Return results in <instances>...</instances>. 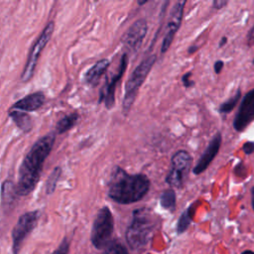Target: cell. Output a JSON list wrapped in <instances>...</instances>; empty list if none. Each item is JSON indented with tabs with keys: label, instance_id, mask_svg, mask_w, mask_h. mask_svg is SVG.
I'll use <instances>...</instances> for the list:
<instances>
[{
	"label": "cell",
	"instance_id": "obj_11",
	"mask_svg": "<svg viewBox=\"0 0 254 254\" xmlns=\"http://www.w3.org/2000/svg\"><path fill=\"white\" fill-rule=\"evenodd\" d=\"M254 120V88L248 91L242 98L240 106L233 120V128L241 132Z\"/></svg>",
	"mask_w": 254,
	"mask_h": 254
},
{
	"label": "cell",
	"instance_id": "obj_1",
	"mask_svg": "<svg viewBox=\"0 0 254 254\" xmlns=\"http://www.w3.org/2000/svg\"><path fill=\"white\" fill-rule=\"evenodd\" d=\"M55 138V133L45 135L27 153L21 164L18 182L15 185V191L18 196L29 194L37 186L44 162L54 146Z\"/></svg>",
	"mask_w": 254,
	"mask_h": 254
},
{
	"label": "cell",
	"instance_id": "obj_10",
	"mask_svg": "<svg viewBox=\"0 0 254 254\" xmlns=\"http://www.w3.org/2000/svg\"><path fill=\"white\" fill-rule=\"evenodd\" d=\"M186 1H177L174 6L172 7L171 13H170V19L167 25V30H166V34L165 37L163 39V43H162V47H161V53L165 54L170 46L173 43V40L175 38L176 33L178 32L182 20H183V14H184V8L186 5Z\"/></svg>",
	"mask_w": 254,
	"mask_h": 254
},
{
	"label": "cell",
	"instance_id": "obj_30",
	"mask_svg": "<svg viewBox=\"0 0 254 254\" xmlns=\"http://www.w3.org/2000/svg\"><path fill=\"white\" fill-rule=\"evenodd\" d=\"M196 50H197V46H190V47L189 48V50H188V53H189L190 55H191V54L194 53Z\"/></svg>",
	"mask_w": 254,
	"mask_h": 254
},
{
	"label": "cell",
	"instance_id": "obj_31",
	"mask_svg": "<svg viewBox=\"0 0 254 254\" xmlns=\"http://www.w3.org/2000/svg\"><path fill=\"white\" fill-rule=\"evenodd\" d=\"M226 42H227V38L226 37H222L221 38V40H220V42H219V47L221 48V47H223L225 44H226Z\"/></svg>",
	"mask_w": 254,
	"mask_h": 254
},
{
	"label": "cell",
	"instance_id": "obj_8",
	"mask_svg": "<svg viewBox=\"0 0 254 254\" xmlns=\"http://www.w3.org/2000/svg\"><path fill=\"white\" fill-rule=\"evenodd\" d=\"M39 211H28L22 214L17 223L15 224L13 231H12V240H13V252L14 254H18L23 241L25 238L34 230L38 223L39 219Z\"/></svg>",
	"mask_w": 254,
	"mask_h": 254
},
{
	"label": "cell",
	"instance_id": "obj_33",
	"mask_svg": "<svg viewBox=\"0 0 254 254\" xmlns=\"http://www.w3.org/2000/svg\"><path fill=\"white\" fill-rule=\"evenodd\" d=\"M241 254H254V252H253V251H251V250H246V251L242 252Z\"/></svg>",
	"mask_w": 254,
	"mask_h": 254
},
{
	"label": "cell",
	"instance_id": "obj_20",
	"mask_svg": "<svg viewBox=\"0 0 254 254\" xmlns=\"http://www.w3.org/2000/svg\"><path fill=\"white\" fill-rule=\"evenodd\" d=\"M240 98H241V90L238 88L236 90V92L230 98H228L226 101L222 102L219 105V107H218L219 113H221V114L230 113L232 111V109L236 106V104L238 103Z\"/></svg>",
	"mask_w": 254,
	"mask_h": 254
},
{
	"label": "cell",
	"instance_id": "obj_28",
	"mask_svg": "<svg viewBox=\"0 0 254 254\" xmlns=\"http://www.w3.org/2000/svg\"><path fill=\"white\" fill-rule=\"evenodd\" d=\"M223 66H224V63L222 61H216L214 63V65H213V69H214L215 73H217V74L220 73V71L222 70Z\"/></svg>",
	"mask_w": 254,
	"mask_h": 254
},
{
	"label": "cell",
	"instance_id": "obj_34",
	"mask_svg": "<svg viewBox=\"0 0 254 254\" xmlns=\"http://www.w3.org/2000/svg\"><path fill=\"white\" fill-rule=\"evenodd\" d=\"M253 64H254V60H253Z\"/></svg>",
	"mask_w": 254,
	"mask_h": 254
},
{
	"label": "cell",
	"instance_id": "obj_25",
	"mask_svg": "<svg viewBox=\"0 0 254 254\" xmlns=\"http://www.w3.org/2000/svg\"><path fill=\"white\" fill-rule=\"evenodd\" d=\"M191 74H192V72H191V71H189V72L185 73V74L183 75V77H182L183 84H184V86L187 87V88H189V87H190V86H192V85L194 84V81H193L192 79H190Z\"/></svg>",
	"mask_w": 254,
	"mask_h": 254
},
{
	"label": "cell",
	"instance_id": "obj_29",
	"mask_svg": "<svg viewBox=\"0 0 254 254\" xmlns=\"http://www.w3.org/2000/svg\"><path fill=\"white\" fill-rule=\"evenodd\" d=\"M226 4H227V1H224V0H215L212 2V6L215 9H221Z\"/></svg>",
	"mask_w": 254,
	"mask_h": 254
},
{
	"label": "cell",
	"instance_id": "obj_24",
	"mask_svg": "<svg viewBox=\"0 0 254 254\" xmlns=\"http://www.w3.org/2000/svg\"><path fill=\"white\" fill-rule=\"evenodd\" d=\"M68 250H69V242L67 238H64L60 246L54 251L53 254H68Z\"/></svg>",
	"mask_w": 254,
	"mask_h": 254
},
{
	"label": "cell",
	"instance_id": "obj_5",
	"mask_svg": "<svg viewBox=\"0 0 254 254\" xmlns=\"http://www.w3.org/2000/svg\"><path fill=\"white\" fill-rule=\"evenodd\" d=\"M114 228V220L110 209L107 206L101 207L92 224L90 239L97 249L106 248L110 244Z\"/></svg>",
	"mask_w": 254,
	"mask_h": 254
},
{
	"label": "cell",
	"instance_id": "obj_32",
	"mask_svg": "<svg viewBox=\"0 0 254 254\" xmlns=\"http://www.w3.org/2000/svg\"><path fill=\"white\" fill-rule=\"evenodd\" d=\"M251 203H252V207L254 210V187L251 189Z\"/></svg>",
	"mask_w": 254,
	"mask_h": 254
},
{
	"label": "cell",
	"instance_id": "obj_26",
	"mask_svg": "<svg viewBox=\"0 0 254 254\" xmlns=\"http://www.w3.org/2000/svg\"><path fill=\"white\" fill-rule=\"evenodd\" d=\"M242 150L246 155H250L254 152V142H245L242 146Z\"/></svg>",
	"mask_w": 254,
	"mask_h": 254
},
{
	"label": "cell",
	"instance_id": "obj_18",
	"mask_svg": "<svg viewBox=\"0 0 254 254\" xmlns=\"http://www.w3.org/2000/svg\"><path fill=\"white\" fill-rule=\"evenodd\" d=\"M160 203L162 207L165 209H168L170 211H174L176 208L177 198H176V192L173 189H167L165 190L160 196Z\"/></svg>",
	"mask_w": 254,
	"mask_h": 254
},
{
	"label": "cell",
	"instance_id": "obj_3",
	"mask_svg": "<svg viewBox=\"0 0 254 254\" xmlns=\"http://www.w3.org/2000/svg\"><path fill=\"white\" fill-rule=\"evenodd\" d=\"M156 223V216L149 208L135 209L132 214V221L126 231L128 245L134 250L144 247L150 240Z\"/></svg>",
	"mask_w": 254,
	"mask_h": 254
},
{
	"label": "cell",
	"instance_id": "obj_6",
	"mask_svg": "<svg viewBox=\"0 0 254 254\" xmlns=\"http://www.w3.org/2000/svg\"><path fill=\"white\" fill-rule=\"evenodd\" d=\"M192 165V157L186 150L177 151L171 159V168L166 183L173 188H182Z\"/></svg>",
	"mask_w": 254,
	"mask_h": 254
},
{
	"label": "cell",
	"instance_id": "obj_14",
	"mask_svg": "<svg viewBox=\"0 0 254 254\" xmlns=\"http://www.w3.org/2000/svg\"><path fill=\"white\" fill-rule=\"evenodd\" d=\"M45 99V94L41 91H37L16 101L10 109L20 110L23 112L35 111L43 106Z\"/></svg>",
	"mask_w": 254,
	"mask_h": 254
},
{
	"label": "cell",
	"instance_id": "obj_19",
	"mask_svg": "<svg viewBox=\"0 0 254 254\" xmlns=\"http://www.w3.org/2000/svg\"><path fill=\"white\" fill-rule=\"evenodd\" d=\"M193 213H194V203L190 205L189 208L186 209L182 213V215L180 216L179 221H178V225H177L178 233H183V232H185L187 230V228L189 227L190 223L192 220Z\"/></svg>",
	"mask_w": 254,
	"mask_h": 254
},
{
	"label": "cell",
	"instance_id": "obj_23",
	"mask_svg": "<svg viewBox=\"0 0 254 254\" xmlns=\"http://www.w3.org/2000/svg\"><path fill=\"white\" fill-rule=\"evenodd\" d=\"M102 254H128V251L119 242H110Z\"/></svg>",
	"mask_w": 254,
	"mask_h": 254
},
{
	"label": "cell",
	"instance_id": "obj_7",
	"mask_svg": "<svg viewBox=\"0 0 254 254\" xmlns=\"http://www.w3.org/2000/svg\"><path fill=\"white\" fill-rule=\"evenodd\" d=\"M54 28H55L54 22H49L46 25V27L44 28L43 32L41 33L40 37L38 38V40L36 41L34 46L32 47L31 52L28 57V60H27V63H26V65H25L22 75H21V79L23 81H28L33 76L39 57H40L42 51L44 50L45 46L50 41L52 34L54 32Z\"/></svg>",
	"mask_w": 254,
	"mask_h": 254
},
{
	"label": "cell",
	"instance_id": "obj_12",
	"mask_svg": "<svg viewBox=\"0 0 254 254\" xmlns=\"http://www.w3.org/2000/svg\"><path fill=\"white\" fill-rule=\"evenodd\" d=\"M147 30L148 25L144 18L136 20L122 38V41L127 49H129L131 52H137L143 43Z\"/></svg>",
	"mask_w": 254,
	"mask_h": 254
},
{
	"label": "cell",
	"instance_id": "obj_27",
	"mask_svg": "<svg viewBox=\"0 0 254 254\" xmlns=\"http://www.w3.org/2000/svg\"><path fill=\"white\" fill-rule=\"evenodd\" d=\"M246 40H247V45L249 47L253 46L254 45V26L249 30V32L247 33V37H246Z\"/></svg>",
	"mask_w": 254,
	"mask_h": 254
},
{
	"label": "cell",
	"instance_id": "obj_16",
	"mask_svg": "<svg viewBox=\"0 0 254 254\" xmlns=\"http://www.w3.org/2000/svg\"><path fill=\"white\" fill-rule=\"evenodd\" d=\"M9 116L22 131L29 132L32 129V118L27 114V112L10 109Z\"/></svg>",
	"mask_w": 254,
	"mask_h": 254
},
{
	"label": "cell",
	"instance_id": "obj_21",
	"mask_svg": "<svg viewBox=\"0 0 254 254\" xmlns=\"http://www.w3.org/2000/svg\"><path fill=\"white\" fill-rule=\"evenodd\" d=\"M61 173H62V169L57 167L53 170V172L49 176V178L47 180V184H46V192L48 194H51L54 192L56 186H57V182L61 176Z\"/></svg>",
	"mask_w": 254,
	"mask_h": 254
},
{
	"label": "cell",
	"instance_id": "obj_22",
	"mask_svg": "<svg viewBox=\"0 0 254 254\" xmlns=\"http://www.w3.org/2000/svg\"><path fill=\"white\" fill-rule=\"evenodd\" d=\"M17 195L15 191V185L10 182L6 181L2 186V198L3 200H7L8 203H10L14 198V196Z\"/></svg>",
	"mask_w": 254,
	"mask_h": 254
},
{
	"label": "cell",
	"instance_id": "obj_13",
	"mask_svg": "<svg viewBox=\"0 0 254 254\" xmlns=\"http://www.w3.org/2000/svg\"><path fill=\"white\" fill-rule=\"evenodd\" d=\"M221 142H222L221 134H220V132H217L212 137V139L210 140L206 149L204 150V152L202 153V155L199 157L198 161L194 165V167L192 169V173L194 175H199L208 168L210 163L213 161V159L218 154L220 146H221Z\"/></svg>",
	"mask_w": 254,
	"mask_h": 254
},
{
	"label": "cell",
	"instance_id": "obj_17",
	"mask_svg": "<svg viewBox=\"0 0 254 254\" xmlns=\"http://www.w3.org/2000/svg\"><path fill=\"white\" fill-rule=\"evenodd\" d=\"M77 120H78V114L75 113V112L63 117L57 123V126H56L57 133L62 134V133H64V132L68 131L69 129H71L76 124Z\"/></svg>",
	"mask_w": 254,
	"mask_h": 254
},
{
	"label": "cell",
	"instance_id": "obj_15",
	"mask_svg": "<svg viewBox=\"0 0 254 254\" xmlns=\"http://www.w3.org/2000/svg\"><path fill=\"white\" fill-rule=\"evenodd\" d=\"M110 64L109 60L102 59L94 64L85 73L84 79L90 86H96L100 80V77L105 73Z\"/></svg>",
	"mask_w": 254,
	"mask_h": 254
},
{
	"label": "cell",
	"instance_id": "obj_9",
	"mask_svg": "<svg viewBox=\"0 0 254 254\" xmlns=\"http://www.w3.org/2000/svg\"><path fill=\"white\" fill-rule=\"evenodd\" d=\"M128 61H129L128 55L123 54L121 59H120V64H119V68H118L117 73L112 76L110 81L106 80L105 85L100 90L98 102L104 101L105 107L107 109H111L114 106V103H115V89H116V86H117L118 82L120 81L121 77L123 76V74H124V72L127 68Z\"/></svg>",
	"mask_w": 254,
	"mask_h": 254
},
{
	"label": "cell",
	"instance_id": "obj_4",
	"mask_svg": "<svg viewBox=\"0 0 254 254\" xmlns=\"http://www.w3.org/2000/svg\"><path fill=\"white\" fill-rule=\"evenodd\" d=\"M156 62V56L151 55L149 57H146L132 71L129 78L127 79L125 83V89H124V97L122 101V109L123 113L127 114L129 110L131 109L138 91L141 87V85L144 83L146 77L148 76L150 70L152 69L154 64Z\"/></svg>",
	"mask_w": 254,
	"mask_h": 254
},
{
	"label": "cell",
	"instance_id": "obj_2",
	"mask_svg": "<svg viewBox=\"0 0 254 254\" xmlns=\"http://www.w3.org/2000/svg\"><path fill=\"white\" fill-rule=\"evenodd\" d=\"M150 185L146 175H130L122 168L115 167L108 182V196L120 204L134 203L148 193Z\"/></svg>",
	"mask_w": 254,
	"mask_h": 254
}]
</instances>
